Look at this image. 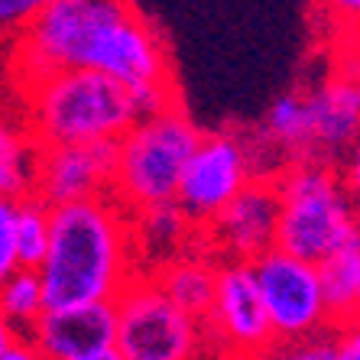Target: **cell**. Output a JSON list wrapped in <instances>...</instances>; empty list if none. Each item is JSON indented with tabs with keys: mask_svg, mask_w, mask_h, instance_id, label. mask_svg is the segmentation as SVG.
Returning <instances> with one entry per match:
<instances>
[{
	"mask_svg": "<svg viewBox=\"0 0 360 360\" xmlns=\"http://www.w3.org/2000/svg\"><path fill=\"white\" fill-rule=\"evenodd\" d=\"M20 72L30 84L59 72H98L130 91L172 84L160 30L117 0H46L20 36Z\"/></svg>",
	"mask_w": 360,
	"mask_h": 360,
	"instance_id": "cell-1",
	"label": "cell"
},
{
	"mask_svg": "<svg viewBox=\"0 0 360 360\" xmlns=\"http://www.w3.org/2000/svg\"><path fill=\"white\" fill-rule=\"evenodd\" d=\"M134 218L110 195L49 208V250L36 269L46 311L114 305L134 279Z\"/></svg>",
	"mask_w": 360,
	"mask_h": 360,
	"instance_id": "cell-2",
	"label": "cell"
},
{
	"mask_svg": "<svg viewBox=\"0 0 360 360\" xmlns=\"http://www.w3.org/2000/svg\"><path fill=\"white\" fill-rule=\"evenodd\" d=\"M136 120L134 91L98 72H59L30 84L36 146L117 143Z\"/></svg>",
	"mask_w": 360,
	"mask_h": 360,
	"instance_id": "cell-3",
	"label": "cell"
},
{
	"mask_svg": "<svg viewBox=\"0 0 360 360\" xmlns=\"http://www.w3.org/2000/svg\"><path fill=\"white\" fill-rule=\"evenodd\" d=\"M276 250L319 266L360 243V214L338 182L335 166L315 160L289 162L276 176Z\"/></svg>",
	"mask_w": 360,
	"mask_h": 360,
	"instance_id": "cell-4",
	"label": "cell"
},
{
	"mask_svg": "<svg viewBox=\"0 0 360 360\" xmlns=\"http://www.w3.org/2000/svg\"><path fill=\"white\" fill-rule=\"evenodd\" d=\"M198 140L201 130L182 110V104L162 110L156 117L136 120L117 140L110 198L127 214L172 205Z\"/></svg>",
	"mask_w": 360,
	"mask_h": 360,
	"instance_id": "cell-5",
	"label": "cell"
},
{
	"mask_svg": "<svg viewBox=\"0 0 360 360\" xmlns=\"http://www.w3.org/2000/svg\"><path fill=\"white\" fill-rule=\"evenodd\" d=\"M208 347L205 325L176 309L153 276H134L114 299V354L120 360H192Z\"/></svg>",
	"mask_w": 360,
	"mask_h": 360,
	"instance_id": "cell-6",
	"label": "cell"
},
{
	"mask_svg": "<svg viewBox=\"0 0 360 360\" xmlns=\"http://www.w3.org/2000/svg\"><path fill=\"white\" fill-rule=\"evenodd\" d=\"M250 269L276 344L331 335L315 266L283 250H269L260 260H253Z\"/></svg>",
	"mask_w": 360,
	"mask_h": 360,
	"instance_id": "cell-7",
	"label": "cell"
},
{
	"mask_svg": "<svg viewBox=\"0 0 360 360\" xmlns=\"http://www.w3.org/2000/svg\"><path fill=\"white\" fill-rule=\"evenodd\" d=\"M253 179L247 140L237 130L201 134L176 188V208L192 227H205L247 188Z\"/></svg>",
	"mask_w": 360,
	"mask_h": 360,
	"instance_id": "cell-8",
	"label": "cell"
},
{
	"mask_svg": "<svg viewBox=\"0 0 360 360\" xmlns=\"http://www.w3.org/2000/svg\"><path fill=\"white\" fill-rule=\"evenodd\" d=\"M201 325H205L208 347L231 360H260L276 344L253 283L250 263H218L214 299Z\"/></svg>",
	"mask_w": 360,
	"mask_h": 360,
	"instance_id": "cell-9",
	"label": "cell"
},
{
	"mask_svg": "<svg viewBox=\"0 0 360 360\" xmlns=\"http://www.w3.org/2000/svg\"><path fill=\"white\" fill-rule=\"evenodd\" d=\"M117 143H84V146H36V188L46 208L110 195Z\"/></svg>",
	"mask_w": 360,
	"mask_h": 360,
	"instance_id": "cell-10",
	"label": "cell"
},
{
	"mask_svg": "<svg viewBox=\"0 0 360 360\" xmlns=\"http://www.w3.org/2000/svg\"><path fill=\"white\" fill-rule=\"evenodd\" d=\"M208 227V243L224 257L221 263H253L276 250L279 192L276 179H250Z\"/></svg>",
	"mask_w": 360,
	"mask_h": 360,
	"instance_id": "cell-11",
	"label": "cell"
},
{
	"mask_svg": "<svg viewBox=\"0 0 360 360\" xmlns=\"http://www.w3.org/2000/svg\"><path fill=\"white\" fill-rule=\"evenodd\" d=\"M42 360H88L114 351V305H75L42 311L30 338Z\"/></svg>",
	"mask_w": 360,
	"mask_h": 360,
	"instance_id": "cell-12",
	"label": "cell"
},
{
	"mask_svg": "<svg viewBox=\"0 0 360 360\" xmlns=\"http://www.w3.org/2000/svg\"><path fill=\"white\" fill-rule=\"evenodd\" d=\"M309 104V130L311 146L309 160L335 166L347 146L360 136V78L357 75H331L305 91Z\"/></svg>",
	"mask_w": 360,
	"mask_h": 360,
	"instance_id": "cell-13",
	"label": "cell"
},
{
	"mask_svg": "<svg viewBox=\"0 0 360 360\" xmlns=\"http://www.w3.org/2000/svg\"><path fill=\"white\" fill-rule=\"evenodd\" d=\"M214 273H218L214 260L201 257V253H182L176 260L162 263L153 283L160 285V292L176 309L205 321V315L211 311V299H214Z\"/></svg>",
	"mask_w": 360,
	"mask_h": 360,
	"instance_id": "cell-14",
	"label": "cell"
},
{
	"mask_svg": "<svg viewBox=\"0 0 360 360\" xmlns=\"http://www.w3.org/2000/svg\"><path fill=\"white\" fill-rule=\"evenodd\" d=\"M319 273V289L325 302L331 331L357 321V302H360V266H357V247L328 257L315 266Z\"/></svg>",
	"mask_w": 360,
	"mask_h": 360,
	"instance_id": "cell-15",
	"label": "cell"
},
{
	"mask_svg": "<svg viewBox=\"0 0 360 360\" xmlns=\"http://www.w3.org/2000/svg\"><path fill=\"white\" fill-rule=\"evenodd\" d=\"M260 134L285 156V162L309 160L311 130H309V104L305 91H285L266 108Z\"/></svg>",
	"mask_w": 360,
	"mask_h": 360,
	"instance_id": "cell-16",
	"label": "cell"
},
{
	"mask_svg": "<svg viewBox=\"0 0 360 360\" xmlns=\"http://www.w3.org/2000/svg\"><path fill=\"white\" fill-rule=\"evenodd\" d=\"M134 218V243L140 240L143 250L150 257H160V266L169 260L182 257V243L188 240V231L192 224L185 221V214L172 205H160V208L140 211V214H130Z\"/></svg>",
	"mask_w": 360,
	"mask_h": 360,
	"instance_id": "cell-17",
	"label": "cell"
},
{
	"mask_svg": "<svg viewBox=\"0 0 360 360\" xmlns=\"http://www.w3.org/2000/svg\"><path fill=\"white\" fill-rule=\"evenodd\" d=\"M46 311L42 299V283L36 269H13L4 283H0V315L13 331H30Z\"/></svg>",
	"mask_w": 360,
	"mask_h": 360,
	"instance_id": "cell-18",
	"label": "cell"
},
{
	"mask_svg": "<svg viewBox=\"0 0 360 360\" xmlns=\"http://www.w3.org/2000/svg\"><path fill=\"white\" fill-rule=\"evenodd\" d=\"M49 250V208L39 198L17 201L13 214V257L17 269H39Z\"/></svg>",
	"mask_w": 360,
	"mask_h": 360,
	"instance_id": "cell-19",
	"label": "cell"
},
{
	"mask_svg": "<svg viewBox=\"0 0 360 360\" xmlns=\"http://www.w3.org/2000/svg\"><path fill=\"white\" fill-rule=\"evenodd\" d=\"M260 360H335V331L309 338V341L273 344Z\"/></svg>",
	"mask_w": 360,
	"mask_h": 360,
	"instance_id": "cell-20",
	"label": "cell"
},
{
	"mask_svg": "<svg viewBox=\"0 0 360 360\" xmlns=\"http://www.w3.org/2000/svg\"><path fill=\"white\" fill-rule=\"evenodd\" d=\"M335 172H338L341 188L347 192L351 205L357 208V214H360V136L347 146V153H344L341 160L335 162Z\"/></svg>",
	"mask_w": 360,
	"mask_h": 360,
	"instance_id": "cell-21",
	"label": "cell"
},
{
	"mask_svg": "<svg viewBox=\"0 0 360 360\" xmlns=\"http://www.w3.org/2000/svg\"><path fill=\"white\" fill-rule=\"evenodd\" d=\"M13 214H17V205L0 195V283L17 269V257H13Z\"/></svg>",
	"mask_w": 360,
	"mask_h": 360,
	"instance_id": "cell-22",
	"label": "cell"
},
{
	"mask_svg": "<svg viewBox=\"0 0 360 360\" xmlns=\"http://www.w3.org/2000/svg\"><path fill=\"white\" fill-rule=\"evenodd\" d=\"M36 10H39V4H33V0H0V33L23 30L36 17Z\"/></svg>",
	"mask_w": 360,
	"mask_h": 360,
	"instance_id": "cell-23",
	"label": "cell"
},
{
	"mask_svg": "<svg viewBox=\"0 0 360 360\" xmlns=\"http://www.w3.org/2000/svg\"><path fill=\"white\" fill-rule=\"evenodd\" d=\"M335 360H360V321L335 331Z\"/></svg>",
	"mask_w": 360,
	"mask_h": 360,
	"instance_id": "cell-24",
	"label": "cell"
},
{
	"mask_svg": "<svg viewBox=\"0 0 360 360\" xmlns=\"http://www.w3.org/2000/svg\"><path fill=\"white\" fill-rule=\"evenodd\" d=\"M0 360H42V354L36 351V347L26 341V338H17V344H13V347H10V351L4 354Z\"/></svg>",
	"mask_w": 360,
	"mask_h": 360,
	"instance_id": "cell-25",
	"label": "cell"
},
{
	"mask_svg": "<svg viewBox=\"0 0 360 360\" xmlns=\"http://www.w3.org/2000/svg\"><path fill=\"white\" fill-rule=\"evenodd\" d=\"M17 338H20V335L7 325V321H4V315H0V357H4V354H7L13 344H17Z\"/></svg>",
	"mask_w": 360,
	"mask_h": 360,
	"instance_id": "cell-26",
	"label": "cell"
},
{
	"mask_svg": "<svg viewBox=\"0 0 360 360\" xmlns=\"http://www.w3.org/2000/svg\"><path fill=\"white\" fill-rule=\"evenodd\" d=\"M192 360H231V357H224L221 351H214V347H201L198 354H195Z\"/></svg>",
	"mask_w": 360,
	"mask_h": 360,
	"instance_id": "cell-27",
	"label": "cell"
},
{
	"mask_svg": "<svg viewBox=\"0 0 360 360\" xmlns=\"http://www.w3.org/2000/svg\"><path fill=\"white\" fill-rule=\"evenodd\" d=\"M13 140H17V134H13L10 127H4V124H0V153L7 150V146H10V143H13Z\"/></svg>",
	"mask_w": 360,
	"mask_h": 360,
	"instance_id": "cell-28",
	"label": "cell"
},
{
	"mask_svg": "<svg viewBox=\"0 0 360 360\" xmlns=\"http://www.w3.org/2000/svg\"><path fill=\"white\" fill-rule=\"evenodd\" d=\"M88 360H120V357L114 351H104V354H98V357H88Z\"/></svg>",
	"mask_w": 360,
	"mask_h": 360,
	"instance_id": "cell-29",
	"label": "cell"
},
{
	"mask_svg": "<svg viewBox=\"0 0 360 360\" xmlns=\"http://www.w3.org/2000/svg\"><path fill=\"white\" fill-rule=\"evenodd\" d=\"M357 266H360V243H357ZM357 321H360V302H357Z\"/></svg>",
	"mask_w": 360,
	"mask_h": 360,
	"instance_id": "cell-30",
	"label": "cell"
}]
</instances>
